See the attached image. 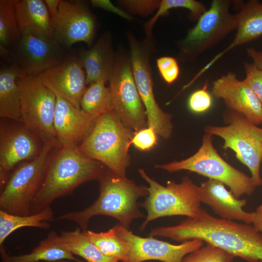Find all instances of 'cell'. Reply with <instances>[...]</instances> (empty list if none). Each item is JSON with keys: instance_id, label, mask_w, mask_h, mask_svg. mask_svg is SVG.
I'll use <instances>...</instances> for the list:
<instances>
[{"instance_id": "cell-3", "label": "cell", "mask_w": 262, "mask_h": 262, "mask_svg": "<svg viewBox=\"0 0 262 262\" xmlns=\"http://www.w3.org/2000/svg\"><path fill=\"white\" fill-rule=\"evenodd\" d=\"M107 169L78 147H61L50 159L43 181L30 207V214L50 207L55 199L71 194L83 183L98 180Z\"/></svg>"}, {"instance_id": "cell-26", "label": "cell", "mask_w": 262, "mask_h": 262, "mask_svg": "<svg viewBox=\"0 0 262 262\" xmlns=\"http://www.w3.org/2000/svg\"><path fill=\"white\" fill-rule=\"evenodd\" d=\"M59 246L72 254L82 258L86 262H118L104 255L84 234L80 228L72 231H63L56 237Z\"/></svg>"}, {"instance_id": "cell-37", "label": "cell", "mask_w": 262, "mask_h": 262, "mask_svg": "<svg viewBox=\"0 0 262 262\" xmlns=\"http://www.w3.org/2000/svg\"><path fill=\"white\" fill-rule=\"evenodd\" d=\"M121 2L132 12L141 15H147L154 10L158 9L160 1L151 0H123Z\"/></svg>"}, {"instance_id": "cell-32", "label": "cell", "mask_w": 262, "mask_h": 262, "mask_svg": "<svg viewBox=\"0 0 262 262\" xmlns=\"http://www.w3.org/2000/svg\"><path fill=\"white\" fill-rule=\"evenodd\" d=\"M234 257L210 244L188 254L182 262H233Z\"/></svg>"}, {"instance_id": "cell-4", "label": "cell", "mask_w": 262, "mask_h": 262, "mask_svg": "<svg viewBox=\"0 0 262 262\" xmlns=\"http://www.w3.org/2000/svg\"><path fill=\"white\" fill-rule=\"evenodd\" d=\"M134 134L110 111L97 118L91 131L78 147L114 173L126 176L130 163L129 149Z\"/></svg>"}, {"instance_id": "cell-30", "label": "cell", "mask_w": 262, "mask_h": 262, "mask_svg": "<svg viewBox=\"0 0 262 262\" xmlns=\"http://www.w3.org/2000/svg\"><path fill=\"white\" fill-rule=\"evenodd\" d=\"M21 33L14 0H0V49H8L19 40Z\"/></svg>"}, {"instance_id": "cell-34", "label": "cell", "mask_w": 262, "mask_h": 262, "mask_svg": "<svg viewBox=\"0 0 262 262\" xmlns=\"http://www.w3.org/2000/svg\"><path fill=\"white\" fill-rule=\"evenodd\" d=\"M157 135L153 128L147 127L134 132L131 144L139 150H149L157 144Z\"/></svg>"}, {"instance_id": "cell-28", "label": "cell", "mask_w": 262, "mask_h": 262, "mask_svg": "<svg viewBox=\"0 0 262 262\" xmlns=\"http://www.w3.org/2000/svg\"><path fill=\"white\" fill-rule=\"evenodd\" d=\"M91 242L106 256L121 262L128 259V247L118 235L115 227L105 232L83 231Z\"/></svg>"}, {"instance_id": "cell-10", "label": "cell", "mask_w": 262, "mask_h": 262, "mask_svg": "<svg viewBox=\"0 0 262 262\" xmlns=\"http://www.w3.org/2000/svg\"><path fill=\"white\" fill-rule=\"evenodd\" d=\"M230 0H213L181 42L182 56L194 59L236 30L238 17L232 14Z\"/></svg>"}, {"instance_id": "cell-24", "label": "cell", "mask_w": 262, "mask_h": 262, "mask_svg": "<svg viewBox=\"0 0 262 262\" xmlns=\"http://www.w3.org/2000/svg\"><path fill=\"white\" fill-rule=\"evenodd\" d=\"M57 233L53 230L27 254L9 255L3 245L0 246V262H41L68 260L81 262L73 254L58 246L56 242Z\"/></svg>"}, {"instance_id": "cell-17", "label": "cell", "mask_w": 262, "mask_h": 262, "mask_svg": "<svg viewBox=\"0 0 262 262\" xmlns=\"http://www.w3.org/2000/svg\"><path fill=\"white\" fill-rule=\"evenodd\" d=\"M212 94L222 99L227 109L237 112L255 125L262 124V104L253 90L229 72L213 82Z\"/></svg>"}, {"instance_id": "cell-8", "label": "cell", "mask_w": 262, "mask_h": 262, "mask_svg": "<svg viewBox=\"0 0 262 262\" xmlns=\"http://www.w3.org/2000/svg\"><path fill=\"white\" fill-rule=\"evenodd\" d=\"M21 123L43 144L59 147L54 127L56 97L38 76L25 74L17 80Z\"/></svg>"}, {"instance_id": "cell-6", "label": "cell", "mask_w": 262, "mask_h": 262, "mask_svg": "<svg viewBox=\"0 0 262 262\" xmlns=\"http://www.w3.org/2000/svg\"><path fill=\"white\" fill-rule=\"evenodd\" d=\"M155 167L169 172L188 170L222 182L229 187L237 198L243 195H251L256 186L253 180L245 173L225 161L213 147L212 135L203 136L201 147L192 156Z\"/></svg>"}, {"instance_id": "cell-42", "label": "cell", "mask_w": 262, "mask_h": 262, "mask_svg": "<svg viewBox=\"0 0 262 262\" xmlns=\"http://www.w3.org/2000/svg\"><path fill=\"white\" fill-rule=\"evenodd\" d=\"M76 262L71 261H68V260H62V261H55V262Z\"/></svg>"}, {"instance_id": "cell-19", "label": "cell", "mask_w": 262, "mask_h": 262, "mask_svg": "<svg viewBox=\"0 0 262 262\" xmlns=\"http://www.w3.org/2000/svg\"><path fill=\"white\" fill-rule=\"evenodd\" d=\"M54 92L56 97L54 127L60 147H78L91 131L97 117Z\"/></svg>"}, {"instance_id": "cell-7", "label": "cell", "mask_w": 262, "mask_h": 262, "mask_svg": "<svg viewBox=\"0 0 262 262\" xmlns=\"http://www.w3.org/2000/svg\"><path fill=\"white\" fill-rule=\"evenodd\" d=\"M223 117L226 126H206L204 131L221 137L224 141L223 148L233 150L238 160L249 169L256 186H261L262 128L251 123L243 115L231 110L227 109Z\"/></svg>"}, {"instance_id": "cell-20", "label": "cell", "mask_w": 262, "mask_h": 262, "mask_svg": "<svg viewBox=\"0 0 262 262\" xmlns=\"http://www.w3.org/2000/svg\"><path fill=\"white\" fill-rule=\"evenodd\" d=\"M198 196L201 203L210 207L221 218L252 224L253 212L243 209L246 200L236 198L222 182L212 179L201 182L198 186Z\"/></svg>"}, {"instance_id": "cell-33", "label": "cell", "mask_w": 262, "mask_h": 262, "mask_svg": "<svg viewBox=\"0 0 262 262\" xmlns=\"http://www.w3.org/2000/svg\"><path fill=\"white\" fill-rule=\"evenodd\" d=\"M207 83L204 87L194 91L189 97L188 105L189 109L195 113L199 114L206 112L211 107L212 98L207 90Z\"/></svg>"}, {"instance_id": "cell-40", "label": "cell", "mask_w": 262, "mask_h": 262, "mask_svg": "<svg viewBox=\"0 0 262 262\" xmlns=\"http://www.w3.org/2000/svg\"><path fill=\"white\" fill-rule=\"evenodd\" d=\"M253 212L254 218L252 224L257 230L262 232V204Z\"/></svg>"}, {"instance_id": "cell-11", "label": "cell", "mask_w": 262, "mask_h": 262, "mask_svg": "<svg viewBox=\"0 0 262 262\" xmlns=\"http://www.w3.org/2000/svg\"><path fill=\"white\" fill-rule=\"evenodd\" d=\"M112 111L134 132L147 127L145 107L137 88L131 66L124 60L115 63L109 80Z\"/></svg>"}, {"instance_id": "cell-22", "label": "cell", "mask_w": 262, "mask_h": 262, "mask_svg": "<svg viewBox=\"0 0 262 262\" xmlns=\"http://www.w3.org/2000/svg\"><path fill=\"white\" fill-rule=\"evenodd\" d=\"M14 4L20 33L29 31L55 39L53 21L45 0H14Z\"/></svg>"}, {"instance_id": "cell-41", "label": "cell", "mask_w": 262, "mask_h": 262, "mask_svg": "<svg viewBox=\"0 0 262 262\" xmlns=\"http://www.w3.org/2000/svg\"><path fill=\"white\" fill-rule=\"evenodd\" d=\"M45 2L52 20L57 14L61 0H45Z\"/></svg>"}, {"instance_id": "cell-35", "label": "cell", "mask_w": 262, "mask_h": 262, "mask_svg": "<svg viewBox=\"0 0 262 262\" xmlns=\"http://www.w3.org/2000/svg\"><path fill=\"white\" fill-rule=\"evenodd\" d=\"M157 65L162 77L167 83L171 84L178 79L180 70L178 62L174 58L160 57L157 60Z\"/></svg>"}, {"instance_id": "cell-13", "label": "cell", "mask_w": 262, "mask_h": 262, "mask_svg": "<svg viewBox=\"0 0 262 262\" xmlns=\"http://www.w3.org/2000/svg\"><path fill=\"white\" fill-rule=\"evenodd\" d=\"M118 236L128 247L126 262H143L155 260L162 262H182L188 254L203 246L204 242L194 239L174 245L155 238L142 237L134 234L129 229L119 224L114 226Z\"/></svg>"}, {"instance_id": "cell-25", "label": "cell", "mask_w": 262, "mask_h": 262, "mask_svg": "<svg viewBox=\"0 0 262 262\" xmlns=\"http://www.w3.org/2000/svg\"><path fill=\"white\" fill-rule=\"evenodd\" d=\"M26 74L16 65L0 70V116L21 122L20 92L17 80Z\"/></svg>"}, {"instance_id": "cell-39", "label": "cell", "mask_w": 262, "mask_h": 262, "mask_svg": "<svg viewBox=\"0 0 262 262\" xmlns=\"http://www.w3.org/2000/svg\"><path fill=\"white\" fill-rule=\"evenodd\" d=\"M246 53L252 59L255 66L262 72V51L253 48H248Z\"/></svg>"}, {"instance_id": "cell-15", "label": "cell", "mask_w": 262, "mask_h": 262, "mask_svg": "<svg viewBox=\"0 0 262 262\" xmlns=\"http://www.w3.org/2000/svg\"><path fill=\"white\" fill-rule=\"evenodd\" d=\"M52 21L54 38L62 47L70 48L79 42L92 44L96 22L84 1L61 0Z\"/></svg>"}, {"instance_id": "cell-18", "label": "cell", "mask_w": 262, "mask_h": 262, "mask_svg": "<svg viewBox=\"0 0 262 262\" xmlns=\"http://www.w3.org/2000/svg\"><path fill=\"white\" fill-rule=\"evenodd\" d=\"M37 76L53 91L81 109V100L87 88L86 74L79 56L71 54Z\"/></svg>"}, {"instance_id": "cell-38", "label": "cell", "mask_w": 262, "mask_h": 262, "mask_svg": "<svg viewBox=\"0 0 262 262\" xmlns=\"http://www.w3.org/2000/svg\"><path fill=\"white\" fill-rule=\"evenodd\" d=\"M90 2L94 7L101 8L107 11L114 12L127 19L131 18V17L115 6L109 0H92Z\"/></svg>"}, {"instance_id": "cell-9", "label": "cell", "mask_w": 262, "mask_h": 262, "mask_svg": "<svg viewBox=\"0 0 262 262\" xmlns=\"http://www.w3.org/2000/svg\"><path fill=\"white\" fill-rule=\"evenodd\" d=\"M56 146L43 145L37 156L17 165L0 189V210L19 215L30 214L31 204L46 175L50 159L49 154Z\"/></svg>"}, {"instance_id": "cell-36", "label": "cell", "mask_w": 262, "mask_h": 262, "mask_svg": "<svg viewBox=\"0 0 262 262\" xmlns=\"http://www.w3.org/2000/svg\"><path fill=\"white\" fill-rule=\"evenodd\" d=\"M246 78L244 81L255 92L262 104V72L252 63L244 64Z\"/></svg>"}, {"instance_id": "cell-14", "label": "cell", "mask_w": 262, "mask_h": 262, "mask_svg": "<svg viewBox=\"0 0 262 262\" xmlns=\"http://www.w3.org/2000/svg\"><path fill=\"white\" fill-rule=\"evenodd\" d=\"M18 67L29 75L37 76L62 62L63 47L55 39L24 31L15 45Z\"/></svg>"}, {"instance_id": "cell-23", "label": "cell", "mask_w": 262, "mask_h": 262, "mask_svg": "<svg viewBox=\"0 0 262 262\" xmlns=\"http://www.w3.org/2000/svg\"><path fill=\"white\" fill-rule=\"evenodd\" d=\"M79 58L85 69L86 84L109 81L115 63L107 36H101L91 49L82 52Z\"/></svg>"}, {"instance_id": "cell-31", "label": "cell", "mask_w": 262, "mask_h": 262, "mask_svg": "<svg viewBox=\"0 0 262 262\" xmlns=\"http://www.w3.org/2000/svg\"><path fill=\"white\" fill-rule=\"evenodd\" d=\"M182 8L190 11V17L194 20H197L199 17L207 10L201 2L195 0H162L155 15L146 24V30L149 35L157 20L162 16L168 13L173 8Z\"/></svg>"}, {"instance_id": "cell-16", "label": "cell", "mask_w": 262, "mask_h": 262, "mask_svg": "<svg viewBox=\"0 0 262 262\" xmlns=\"http://www.w3.org/2000/svg\"><path fill=\"white\" fill-rule=\"evenodd\" d=\"M39 139L24 126L4 129L0 135V184L5 185L13 170L19 164L35 158L41 152Z\"/></svg>"}, {"instance_id": "cell-43", "label": "cell", "mask_w": 262, "mask_h": 262, "mask_svg": "<svg viewBox=\"0 0 262 262\" xmlns=\"http://www.w3.org/2000/svg\"><path fill=\"white\" fill-rule=\"evenodd\" d=\"M83 262V261H82V262Z\"/></svg>"}, {"instance_id": "cell-44", "label": "cell", "mask_w": 262, "mask_h": 262, "mask_svg": "<svg viewBox=\"0 0 262 262\" xmlns=\"http://www.w3.org/2000/svg\"><path fill=\"white\" fill-rule=\"evenodd\" d=\"M260 262H262V261H260Z\"/></svg>"}, {"instance_id": "cell-1", "label": "cell", "mask_w": 262, "mask_h": 262, "mask_svg": "<svg viewBox=\"0 0 262 262\" xmlns=\"http://www.w3.org/2000/svg\"><path fill=\"white\" fill-rule=\"evenodd\" d=\"M148 236L181 243L198 239L247 262L262 261V232L251 224L216 218L203 209L178 225L152 229Z\"/></svg>"}, {"instance_id": "cell-29", "label": "cell", "mask_w": 262, "mask_h": 262, "mask_svg": "<svg viewBox=\"0 0 262 262\" xmlns=\"http://www.w3.org/2000/svg\"><path fill=\"white\" fill-rule=\"evenodd\" d=\"M106 82L99 81L86 88L81 100V109L87 114L98 117L112 111L111 96Z\"/></svg>"}, {"instance_id": "cell-5", "label": "cell", "mask_w": 262, "mask_h": 262, "mask_svg": "<svg viewBox=\"0 0 262 262\" xmlns=\"http://www.w3.org/2000/svg\"><path fill=\"white\" fill-rule=\"evenodd\" d=\"M138 172L148 184V195L140 203L147 212L140 230H144L150 222L159 218L175 215L193 218L201 210L198 186L189 177L184 176L179 183L168 180L164 186L151 179L144 169H139Z\"/></svg>"}, {"instance_id": "cell-27", "label": "cell", "mask_w": 262, "mask_h": 262, "mask_svg": "<svg viewBox=\"0 0 262 262\" xmlns=\"http://www.w3.org/2000/svg\"><path fill=\"white\" fill-rule=\"evenodd\" d=\"M54 220L50 206L38 213L28 215L13 214L0 210V246L16 229L29 227L47 229L50 228L49 222Z\"/></svg>"}, {"instance_id": "cell-21", "label": "cell", "mask_w": 262, "mask_h": 262, "mask_svg": "<svg viewBox=\"0 0 262 262\" xmlns=\"http://www.w3.org/2000/svg\"><path fill=\"white\" fill-rule=\"evenodd\" d=\"M237 15V32L233 41L203 67L205 71L227 52L262 36V2L258 0L241 2Z\"/></svg>"}, {"instance_id": "cell-12", "label": "cell", "mask_w": 262, "mask_h": 262, "mask_svg": "<svg viewBox=\"0 0 262 262\" xmlns=\"http://www.w3.org/2000/svg\"><path fill=\"white\" fill-rule=\"evenodd\" d=\"M131 62L135 82L145 107L147 127L153 128L164 139L171 135V115L164 112L157 103L146 49L132 37H129Z\"/></svg>"}, {"instance_id": "cell-2", "label": "cell", "mask_w": 262, "mask_h": 262, "mask_svg": "<svg viewBox=\"0 0 262 262\" xmlns=\"http://www.w3.org/2000/svg\"><path fill=\"white\" fill-rule=\"evenodd\" d=\"M99 194L91 205L80 211L68 212L54 220H68L79 225L82 231L87 230L90 219L103 215L117 219L119 224L129 229L132 221L144 218L138 199L148 195L147 187L138 185L126 176L107 169L98 180Z\"/></svg>"}]
</instances>
